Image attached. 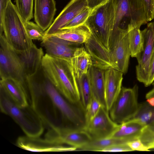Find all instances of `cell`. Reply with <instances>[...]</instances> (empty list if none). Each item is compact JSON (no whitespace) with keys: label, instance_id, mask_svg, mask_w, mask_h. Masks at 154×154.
<instances>
[{"label":"cell","instance_id":"cell-1","mask_svg":"<svg viewBox=\"0 0 154 154\" xmlns=\"http://www.w3.org/2000/svg\"><path fill=\"white\" fill-rule=\"evenodd\" d=\"M26 84L30 104L48 129L56 127L84 129L85 110L81 104H74L56 88L42 67L27 78Z\"/></svg>","mask_w":154,"mask_h":154},{"label":"cell","instance_id":"cell-2","mask_svg":"<svg viewBox=\"0 0 154 154\" xmlns=\"http://www.w3.org/2000/svg\"><path fill=\"white\" fill-rule=\"evenodd\" d=\"M115 0H108L91 10L85 24L91 36L85 43L87 49L103 55L109 53L115 18Z\"/></svg>","mask_w":154,"mask_h":154},{"label":"cell","instance_id":"cell-3","mask_svg":"<svg viewBox=\"0 0 154 154\" xmlns=\"http://www.w3.org/2000/svg\"><path fill=\"white\" fill-rule=\"evenodd\" d=\"M42 67L49 79L66 99L74 104L81 103L77 79L70 63L46 53Z\"/></svg>","mask_w":154,"mask_h":154},{"label":"cell","instance_id":"cell-4","mask_svg":"<svg viewBox=\"0 0 154 154\" xmlns=\"http://www.w3.org/2000/svg\"><path fill=\"white\" fill-rule=\"evenodd\" d=\"M0 108L2 112L13 119L26 135L38 137L42 134L44 125L31 105L25 106L18 105L0 87Z\"/></svg>","mask_w":154,"mask_h":154},{"label":"cell","instance_id":"cell-5","mask_svg":"<svg viewBox=\"0 0 154 154\" xmlns=\"http://www.w3.org/2000/svg\"><path fill=\"white\" fill-rule=\"evenodd\" d=\"M3 33L8 44L17 51H28L34 45L28 35L25 23L15 5L11 1L5 11L0 28V35Z\"/></svg>","mask_w":154,"mask_h":154},{"label":"cell","instance_id":"cell-6","mask_svg":"<svg viewBox=\"0 0 154 154\" xmlns=\"http://www.w3.org/2000/svg\"><path fill=\"white\" fill-rule=\"evenodd\" d=\"M115 1V18L112 35L118 30L128 32L135 28L140 29L142 25L147 23L144 7L141 0Z\"/></svg>","mask_w":154,"mask_h":154},{"label":"cell","instance_id":"cell-7","mask_svg":"<svg viewBox=\"0 0 154 154\" xmlns=\"http://www.w3.org/2000/svg\"><path fill=\"white\" fill-rule=\"evenodd\" d=\"M138 91L137 85L132 88L122 87L109 110L110 116L114 122L120 124L135 116L139 107Z\"/></svg>","mask_w":154,"mask_h":154},{"label":"cell","instance_id":"cell-8","mask_svg":"<svg viewBox=\"0 0 154 154\" xmlns=\"http://www.w3.org/2000/svg\"><path fill=\"white\" fill-rule=\"evenodd\" d=\"M0 76L1 79H14L26 89L22 62L17 52L7 42L3 33L0 35Z\"/></svg>","mask_w":154,"mask_h":154},{"label":"cell","instance_id":"cell-9","mask_svg":"<svg viewBox=\"0 0 154 154\" xmlns=\"http://www.w3.org/2000/svg\"><path fill=\"white\" fill-rule=\"evenodd\" d=\"M130 56L128 31H116L112 35L109 45L110 68L116 69L123 74L126 73Z\"/></svg>","mask_w":154,"mask_h":154},{"label":"cell","instance_id":"cell-10","mask_svg":"<svg viewBox=\"0 0 154 154\" xmlns=\"http://www.w3.org/2000/svg\"><path fill=\"white\" fill-rule=\"evenodd\" d=\"M45 138L73 147L78 150L92 140L89 135L83 129L63 127L48 128Z\"/></svg>","mask_w":154,"mask_h":154},{"label":"cell","instance_id":"cell-11","mask_svg":"<svg viewBox=\"0 0 154 154\" xmlns=\"http://www.w3.org/2000/svg\"><path fill=\"white\" fill-rule=\"evenodd\" d=\"M142 32L144 38V50L136 58L138 64L136 70L137 79L146 87L150 60L154 50V21L148 23Z\"/></svg>","mask_w":154,"mask_h":154},{"label":"cell","instance_id":"cell-12","mask_svg":"<svg viewBox=\"0 0 154 154\" xmlns=\"http://www.w3.org/2000/svg\"><path fill=\"white\" fill-rule=\"evenodd\" d=\"M119 124L110 118L109 111L101 106L97 115L86 124L84 129L92 140L110 137Z\"/></svg>","mask_w":154,"mask_h":154},{"label":"cell","instance_id":"cell-13","mask_svg":"<svg viewBox=\"0 0 154 154\" xmlns=\"http://www.w3.org/2000/svg\"><path fill=\"white\" fill-rule=\"evenodd\" d=\"M16 144L18 147L34 152H58L72 151L76 149L66 144L57 143L39 137L21 136L17 138Z\"/></svg>","mask_w":154,"mask_h":154},{"label":"cell","instance_id":"cell-14","mask_svg":"<svg viewBox=\"0 0 154 154\" xmlns=\"http://www.w3.org/2000/svg\"><path fill=\"white\" fill-rule=\"evenodd\" d=\"M87 7V0H71L50 26L45 31V37L60 31L68 23Z\"/></svg>","mask_w":154,"mask_h":154},{"label":"cell","instance_id":"cell-15","mask_svg":"<svg viewBox=\"0 0 154 154\" xmlns=\"http://www.w3.org/2000/svg\"><path fill=\"white\" fill-rule=\"evenodd\" d=\"M50 56L66 60L71 63V59L77 48L76 44L53 37H45L41 44Z\"/></svg>","mask_w":154,"mask_h":154},{"label":"cell","instance_id":"cell-16","mask_svg":"<svg viewBox=\"0 0 154 154\" xmlns=\"http://www.w3.org/2000/svg\"><path fill=\"white\" fill-rule=\"evenodd\" d=\"M16 51L22 62L26 80L36 74L41 69L44 55L42 48H38L34 44L28 51Z\"/></svg>","mask_w":154,"mask_h":154},{"label":"cell","instance_id":"cell-17","mask_svg":"<svg viewBox=\"0 0 154 154\" xmlns=\"http://www.w3.org/2000/svg\"><path fill=\"white\" fill-rule=\"evenodd\" d=\"M56 10L54 0H35V22L45 31L52 23Z\"/></svg>","mask_w":154,"mask_h":154},{"label":"cell","instance_id":"cell-18","mask_svg":"<svg viewBox=\"0 0 154 154\" xmlns=\"http://www.w3.org/2000/svg\"><path fill=\"white\" fill-rule=\"evenodd\" d=\"M123 73L113 68L105 71V91L106 108L109 111L122 88Z\"/></svg>","mask_w":154,"mask_h":154},{"label":"cell","instance_id":"cell-19","mask_svg":"<svg viewBox=\"0 0 154 154\" xmlns=\"http://www.w3.org/2000/svg\"><path fill=\"white\" fill-rule=\"evenodd\" d=\"M0 87L18 105L25 106L29 104L27 90L19 82L11 78L1 79L0 80Z\"/></svg>","mask_w":154,"mask_h":154},{"label":"cell","instance_id":"cell-20","mask_svg":"<svg viewBox=\"0 0 154 154\" xmlns=\"http://www.w3.org/2000/svg\"><path fill=\"white\" fill-rule=\"evenodd\" d=\"M145 126L135 119H132L119 124L116 130L110 137L118 139L125 143L139 139Z\"/></svg>","mask_w":154,"mask_h":154},{"label":"cell","instance_id":"cell-21","mask_svg":"<svg viewBox=\"0 0 154 154\" xmlns=\"http://www.w3.org/2000/svg\"><path fill=\"white\" fill-rule=\"evenodd\" d=\"M105 71L92 66L89 70L92 96L106 109L105 91Z\"/></svg>","mask_w":154,"mask_h":154},{"label":"cell","instance_id":"cell-22","mask_svg":"<svg viewBox=\"0 0 154 154\" xmlns=\"http://www.w3.org/2000/svg\"><path fill=\"white\" fill-rule=\"evenodd\" d=\"M91 36V33L89 29L84 24L76 27L61 30L44 38L49 36L53 37L80 44L87 42Z\"/></svg>","mask_w":154,"mask_h":154},{"label":"cell","instance_id":"cell-23","mask_svg":"<svg viewBox=\"0 0 154 154\" xmlns=\"http://www.w3.org/2000/svg\"><path fill=\"white\" fill-rule=\"evenodd\" d=\"M76 79H79L87 73L92 66L91 56L86 48L83 47H77L71 60Z\"/></svg>","mask_w":154,"mask_h":154},{"label":"cell","instance_id":"cell-24","mask_svg":"<svg viewBox=\"0 0 154 154\" xmlns=\"http://www.w3.org/2000/svg\"><path fill=\"white\" fill-rule=\"evenodd\" d=\"M131 56L136 58L143 51L144 38L142 31L135 28L128 32Z\"/></svg>","mask_w":154,"mask_h":154},{"label":"cell","instance_id":"cell-25","mask_svg":"<svg viewBox=\"0 0 154 154\" xmlns=\"http://www.w3.org/2000/svg\"><path fill=\"white\" fill-rule=\"evenodd\" d=\"M77 80L80 103L85 110L92 97L88 71L87 73L84 75L80 78L77 79Z\"/></svg>","mask_w":154,"mask_h":154},{"label":"cell","instance_id":"cell-26","mask_svg":"<svg viewBox=\"0 0 154 154\" xmlns=\"http://www.w3.org/2000/svg\"><path fill=\"white\" fill-rule=\"evenodd\" d=\"M118 143H123L120 140L111 137L92 140L78 150L101 151L106 148Z\"/></svg>","mask_w":154,"mask_h":154},{"label":"cell","instance_id":"cell-27","mask_svg":"<svg viewBox=\"0 0 154 154\" xmlns=\"http://www.w3.org/2000/svg\"><path fill=\"white\" fill-rule=\"evenodd\" d=\"M133 119L145 126L154 123V107L146 102L139 104L137 112Z\"/></svg>","mask_w":154,"mask_h":154},{"label":"cell","instance_id":"cell-28","mask_svg":"<svg viewBox=\"0 0 154 154\" xmlns=\"http://www.w3.org/2000/svg\"><path fill=\"white\" fill-rule=\"evenodd\" d=\"M34 0H15L16 7L25 23L33 17Z\"/></svg>","mask_w":154,"mask_h":154},{"label":"cell","instance_id":"cell-29","mask_svg":"<svg viewBox=\"0 0 154 154\" xmlns=\"http://www.w3.org/2000/svg\"><path fill=\"white\" fill-rule=\"evenodd\" d=\"M25 24L27 33L30 38L42 41L44 39L45 31L37 24L29 21Z\"/></svg>","mask_w":154,"mask_h":154},{"label":"cell","instance_id":"cell-30","mask_svg":"<svg viewBox=\"0 0 154 154\" xmlns=\"http://www.w3.org/2000/svg\"><path fill=\"white\" fill-rule=\"evenodd\" d=\"M91 11L88 7L86 8L68 23L60 30L76 27L84 24Z\"/></svg>","mask_w":154,"mask_h":154},{"label":"cell","instance_id":"cell-31","mask_svg":"<svg viewBox=\"0 0 154 154\" xmlns=\"http://www.w3.org/2000/svg\"><path fill=\"white\" fill-rule=\"evenodd\" d=\"M101 106L100 103L92 96L85 110L86 125L97 115Z\"/></svg>","mask_w":154,"mask_h":154},{"label":"cell","instance_id":"cell-32","mask_svg":"<svg viewBox=\"0 0 154 154\" xmlns=\"http://www.w3.org/2000/svg\"><path fill=\"white\" fill-rule=\"evenodd\" d=\"M144 6L147 22L154 18V0H141Z\"/></svg>","mask_w":154,"mask_h":154},{"label":"cell","instance_id":"cell-33","mask_svg":"<svg viewBox=\"0 0 154 154\" xmlns=\"http://www.w3.org/2000/svg\"><path fill=\"white\" fill-rule=\"evenodd\" d=\"M131 151H133V150L127 143H118L111 145L106 148L102 152H120Z\"/></svg>","mask_w":154,"mask_h":154},{"label":"cell","instance_id":"cell-34","mask_svg":"<svg viewBox=\"0 0 154 154\" xmlns=\"http://www.w3.org/2000/svg\"><path fill=\"white\" fill-rule=\"evenodd\" d=\"M130 148L133 151H149L150 150L139 139H137L127 143Z\"/></svg>","mask_w":154,"mask_h":154},{"label":"cell","instance_id":"cell-35","mask_svg":"<svg viewBox=\"0 0 154 154\" xmlns=\"http://www.w3.org/2000/svg\"><path fill=\"white\" fill-rule=\"evenodd\" d=\"M154 81V50L153 52L150 63L148 81L146 87L150 85Z\"/></svg>","mask_w":154,"mask_h":154},{"label":"cell","instance_id":"cell-36","mask_svg":"<svg viewBox=\"0 0 154 154\" xmlns=\"http://www.w3.org/2000/svg\"><path fill=\"white\" fill-rule=\"evenodd\" d=\"M11 0H0V28L2 26L3 17L8 4Z\"/></svg>","mask_w":154,"mask_h":154},{"label":"cell","instance_id":"cell-37","mask_svg":"<svg viewBox=\"0 0 154 154\" xmlns=\"http://www.w3.org/2000/svg\"><path fill=\"white\" fill-rule=\"evenodd\" d=\"M108 0H87L88 7L91 10Z\"/></svg>","mask_w":154,"mask_h":154},{"label":"cell","instance_id":"cell-38","mask_svg":"<svg viewBox=\"0 0 154 154\" xmlns=\"http://www.w3.org/2000/svg\"><path fill=\"white\" fill-rule=\"evenodd\" d=\"M148 139L149 148L150 149H154V131L150 129L148 126Z\"/></svg>","mask_w":154,"mask_h":154},{"label":"cell","instance_id":"cell-39","mask_svg":"<svg viewBox=\"0 0 154 154\" xmlns=\"http://www.w3.org/2000/svg\"><path fill=\"white\" fill-rule=\"evenodd\" d=\"M146 99V102L150 106L154 107V97H150Z\"/></svg>","mask_w":154,"mask_h":154},{"label":"cell","instance_id":"cell-40","mask_svg":"<svg viewBox=\"0 0 154 154\" xmlns=\"http://www.w3.org/2000/svg\"><path fill=\"white\" fill-rule=\"evenodd\" d=\"M153 88L148 92L146 95V98L151 97H154V82L152 83Z\"/></svg>","mask_w":154,"mask_h":154},{"label":"cell","instance_id":"cell-41","mask_svg":"<svg viewBox=\"0 0 154 154\" xmlns=\"http://www.w3.org/2000/svg\"><path fill=\"white\" fill-rule=\"evenodd\" d=\"M147 126H148L150 129L154 131V123Z\"/></svg>","mask_w":154,"mask_h":154}]
</instances>
